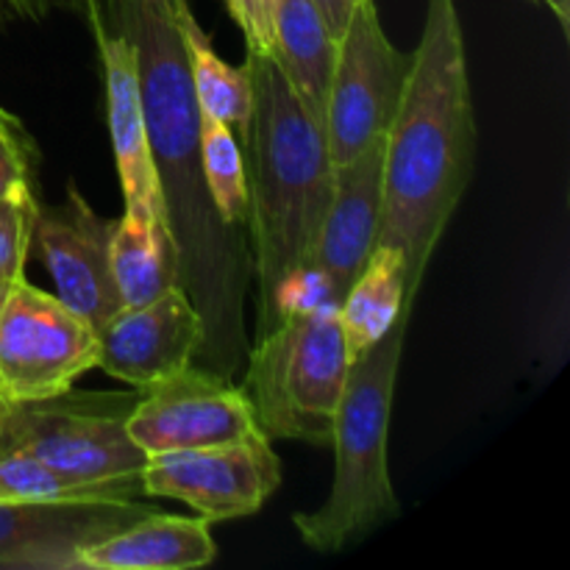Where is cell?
Segmentation results:
<instances>
[{"instance_id":"7","label":"cell","mask_w":570,"mask_h":570,"mask_svg":"<svg viewBox=\"0 0 570 570\" xmlns=\"http://www.w3.org/2000/svg\"><path fill=\"white\" fill-rule=\"evenodd\" d=\"M92 367L98 332L56 295L11 282L0 306V393L14 404L56 399Z\"/></svg>"},{"instance_id":"31","label":"cell","mask_w":570,"mask_h":570,"mask_svg":"<svg viewBox=\"0 0 570 570\" xmlns=\"http://www.w3.org/2000/svg\"><path fill=\"white\" fill-rule=\"evenodd\" d=\"M11 404H14V401H9L3 393H0V432H3V423H6V417H9Z\"/></svg>"},{"instance_id":"24","label":"cell","mask_w":570,"mask_h":570,"mask_svg":"<svg viewBox=\"0 0 570 570\" xmlns=\"http://www.w3.org/2000/svg\"><path fill=\"white\" fill-rule=\"evenodd\" d=\"M33 148L14 115L0 106V198L20 187H31Z\"/></svg>"},{"instance_id":"21","label":"cell","mask_w":570,"mask_h":570,"mask_svg":"<svg viewBox=\"0 0 570 570\" xmlns=\"http://www.w3.org/2000/svg\"><path fill=\"white\" fill-rule=\"evenodd\" d=\"M200 161L215 209L232 226H245L250 206L245 150L234 128L209 115H200Z\"/></svg>"},{"instance_id":"25","label":"cell","mask_w":570,"mask_h":570,"mask_svg":"<svg viewBox=\"0 0 570 570\" xmlns=\"http://www.w3.org/2000/svg\"><path fill=\"white\" fill-rule=\"evenodd\" d=\"M278 0H243V28L248 50L271 56L273 48V14Z\"/></svg>"},{"instance_id":"23","label":"cell","mask_w":570,"mask_h":570,"mask_svg":"<svg viewBox=\"0 0 570 570\" xmlns=\"http://www.w3.org/2000/svg\"><path fill=\"white\" fill-rule=\"evenodd\" d=\"M37 212L39 204L33 187H20L0 198V278L3 282L26 278Z\"/></svg>"},{"instance_id":"27","label":"cell","mask_w":570,"mask_h":570,"mask_svg":"<svg viewBox=\"0 0 570 570\" xmlns=\"http://www.w3.org/2000/svg\"><path fill=\"white\" fill-rule=\"evenodd\" d=\"M0 9L11 11L17 17H39L42 0H0Z\"/></svg>"},{"instance_id":"5","label":"cell","mask_w":570,"mask_h":570,"mask_svg":"<svg viewBox=\"0 0 570 570\" xmlns=\"http://www.w3.org/2000/svg\"><path fill=\"white\" fill-rule=\"evenodd\" d=\"M351 356L337 304L287 312L248 354L243 393L267 438L332 443Z\"/></svg>"},{"instance_id":"16","label":"cell","mask_w":570,"mask_h":570,"mask_svg":"<svg viewBox=\"0 0 570 570\" xmlns=\"http://www.w3.org/2000/svg\"><path fill=\"white\" fill-rule=\"evenodd\" d=\"M217 546L206 518L148 512L131 527L87 546L78 570H193L212 566Z\"/></svg>"},{"instance_id":"14","label":"cell","mask_w":570,"mask_h":570,"mask_svg":"<svg viewBox=\"0 0 570 570\" xmlns=\"http://www.w3.org/2000/svg\"><path fill=\"white\" fill-rule=\"evenodd\" d=\"M384 137L367 145L351 161L334 167L332 200L306 265V271L326 282L332 304L345 298L379 243L384 204Z\"/></svg>"},{"instance_id":"8","label":"cell","mask_w":570,"mask_h":570,"mask_svg":"<svg viewBox=\"0 0 570 570\" xmlns=\"http://www.w3.org/2000/svg\"><path fill=\"white\" fill-rule=\"evenodd\" d=\"M412 53L395 48L379 22L376 0H360L337 39L323 131L328 159L345 165L382 139L399 109Z\"/></svg>"},{"instance_id":"22","label":"cell","mask_w":570,"mask_h":570,"mask_svg":"<svg viewBox=\"0 0 570 570\" xmlns=\"http://www.w3.org/2000/svg\"><path fill=\"white\" fill-rule=\"evenodd\" d=\"M65 499H117L92 484L76 482L42 460L28 454L0 456V504L22 501H65Z\"/></svg>"},{"instance_id":"10","label":"cell","mask_w":570,"mask_h":570,"mask_svg":"<svg viewBox=\"0 0 570 570\" xmlns=\"http://www.w3.org/2000/svg\"><path fill=\"white\" fill-rule=\"evenodd\" d=\"M139 393L126 429L148 456L237 443L262 432L243 387L206 367L189 365Z\"/></svg>"},{"instance_id":"26","label":"cell","mask_w":570,"mask_h":570,"mask_svg":"<svg viewBox=\"0 0 570 570\" xmlns=\"http://www.w3.org/2000/svg\"><path fill=\"white\" fill-rule=\"evenodd\" d=\"M312 3H315V9L321 11V17L326 20L328 31L334 33V39H340L360 0H312Z\"/></svg>"},{"instance_id":"12","label":"cell","mask_w":570,"mask_h":570,"mask_svg":"<svg viewBox=\"0 0 570 570\" xmlns=\"http://www.w3.org/2000/svg\"><path fill=\"white\" fill-rule=\"evenodd\" d=\"M154 512L134 499H65L0 504V568L78 570L87 546Z\"/></svg>"},{"instance_id":"4","label":"cell","mask_w":570,"mask_h":570,"mask_svg":"<svg viewBox=\"0 0 570 570\" xmlns=\"http://www.w3.org/2000/svg\"><path fill=\"white\" fill-rule=\"evenodd\" d=\"M406 326L410 315L351 362L332 429L337 460L334 484L323 507L293 515L301 540L321 554H337L384 521L399 518L387 465V434Z\"/></svg>"},{"instance_id":"29","label":"cell","mask_w":570,"mask_h":570,"mask_svg":"<svg viewBox=\"0 0 570 570\" xmlns=\"http://www.w3.org/2000/svg\"><path fill=\"white\" fill-rule=\"evenodd\" d=\"M543 3H549L554 9V14L560 17L562 28H568V0H543Z\"/></svg>"},{"instance_id":"13","label":"cell","mask_w":570,"mask_h":570,"mask_svg":"<svg viewBox=\"0 0 570 570\" xmlns=\"http://www.w3.org/2000/svg\"><path fill=\"white\" fill-rule=\"evenodd\" d=\"M204 323L181 287L142 306H122L98 328V367L145 390L195 365Z\"/></svg>"},{"instance_id":"9","label":"cell","mask_w":570,"mask_h":570,"mask_svg":"<svg viewBox=\"0 0 570 570\" xmlns=\"http://www.w3.org/2000/svg\"><path fill=\"white\" fill-rule=\"evenodd\" d=\"M278 484L282 465L265 432L237 443L150 454L142 468V495L184 501L209 523L254 515Z\"/></svg>"},{"instance_id":"2","label":"cell","mask_w":570,"mask_h":570,"mask_svg":"<svg viewBox=\"0 0 570 570\" xmlns=\"http://www.w3.org/2000/svg\"><path fill=\"white\" fill-rule=\"evenodd\" d=\"M476 126L456 0H429L421 42L384 137L379 243L406 259V309L473 176Z\"/></svg>"},{"instance_id":"1","label":"cell","mask_w":570,"mask_h":570,"mask_svg":"<svg viewBox=\"0 0 570 570\" xmlns=\"http://www.w3.org/2000/svg\"><path fill=\"white\" fill-rule=\"evenodd\" d=\"M187 0H111L100 20L134 45L150 159L165 220L178 254V284L204 323L200 367L232 376L245 356L243 309L254 273L245 226H232L212 204L200 161V109L189 78L176 11Z\"/></svg>"},{"instance_id":"17","label":"cell","mask_w":570,"mask_h":570,"mask_svg":"<svg viewBox=\"0 0 570 570\" xmlns=\"http://www.w3.org/2000/svg\"><path fill=\"white\" fill-rule=\"evenodd\" d=\"M111 276L122 306H142L178 284V254L165 215L126 206L111 234Z\"/></svg>"},{"instance_id":"18","label":"cell","mask_w":570,"mask_h":570,"mask_svg":"<svg viewBox=\"0 0 570 570\" xmlns=\"http://www.w3.org/2000/svg\"><path fill=\"white\" fill-rule=\"evenodd\" d=\"M337 39L312 0H278L273 14L271 59L298 92L306 109L323 122L332 83Z\"/></svg>"},{"instance_id":"30","label":"cell","mask_w":570,"mask_h":570,"mask_svg":"<svg viewBox=\"0 0 570 570\" xmlns=\"http://www.w3.org/2000/svg\"><path fill=\"white\" fill-rule=\"evenodd\" d=\"M228 9V14H232V20L237 22L239 28H243V0H223Z\"/></svg>"},{"instance_id":"15","label":"cell","mask_w":570,"mask_h":570,"mask_svg":"<svg viewBox=\"0 0 570 570\" xmlns=\"http://www.w3.org/2000/svg\"><path fill=\"white\" fill-rule=\"evenodd\" d=\"M98 42L106 78V111H109L111 148H115L117 176H120L126 206H145L165 215L150 159L148 126H145L139 67L131 39L104 22H89Z\"/></svg>"},{"instance_id":"20","label":"cell","mask_w":570,"mask_h":570,"mask_svg":"<svg viewBox=\"0 0 570 570\" xmlns=\"http://www.w3.org/2000/svg\"><path fill=\"white\" fill-rule=\"evenodd\" d=\"M176 26L181 33L184 50H187L189 78H193L200 115L217 117L228 128H237L245 145L250 131V115H254V83H250L248 65L232 67L217 56L209 33L195 20L189 3L176 11Z\"/></svg>"},{"instance_id":"32","label":"cell","mask_w":570,"mask_h":570,"mask_svg":"<svg viewBox=\"0 0 570 570\" xmlns=\"http://www.w3.org/2000/svg\"><path fill=\"white\" fill-rule=\"evenodd\" d=\"M9 287H11V282H3V278H0V306H3V298H6V293H9Z\"/></svg>"},{"instance_id":"6","label":"cell","mask_w":570,"mask_h":570,"mask_svg":"<svg viewBox=\"0 0 570 570\" xmlns=\"http://www.w3.org/2000/svg\"><path fill=\"white\" fill-rule=\"evenodd\" d=\"M134 404L137 399H72V390L56 399L11 404L0 432V456H37L76 482L117 499H137L148 454L126 429Z\"/></svg>"},{"instance_id":"11","label":"cell","mask_w":570,"mask_h":570,"mask_svg":"<svg viewBox=\"0 0 570 570\" xmlns=\"http://www.w3.org/2000/svg\"><path fill=\"white\" fill-rule=\"evenodd\" d=\"M117 220H106L87 204L76 187L65 204L39 206L33 243L56 284V298L65 301L98 332L122 309L111 276V234Z\"/></svg>"},{"instance_id":"3","label":"cell","mask_w":570,"mask_h":570,"mask_svg":"<svg viewBox=\"0 0 570 570\" xmlns=\"http://www.w3.org/2000/svg\"><path fill=\"white\" fill-rule=\"evenodd\" d=\"M254 115L248 154V223L259 282V337L284 315L289 284L309 265L332 200L334 165L323 122L306 109L276 61L248 50Z\"/></svg>"},{"instance_id":"28","label":"cell","mask_w":570,"mask_h":570,"mask_svg":"<svg viewBox=\"0 0 570 570\" xmlns=\"http://www.w3.org/2000/svg\"><path fill=\"white\" fill-rule=\"evenodd\" d=\"M83 9H87V20H100L106 11V6L111 3V0H81Z\"/></svg>"},{"instance_id":"19","label":"cell","mask_w":570,"mask_h":570,"mask_svg":"<svg viewBox=\"0 0 570 570\" xmlns=\"http://www.w3.org/2000/svg\"><path fill=\"white\" fill-rule=\"evenodd\" d=\"M351 362L371 351L406 309V259L399 245L376 243L365 267L337 304Z\"/></svg>"}]
</instances>
